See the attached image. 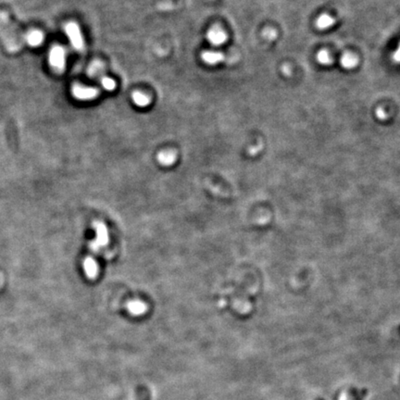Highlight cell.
I'll return each mask as SVG.
<instances>
[{
    "label": "cell",
    "mask_w": 400,
    "mask_h": 400,
    "mask_svg": "<svg viewBox=\"0 0 400 400\" xmlns=\"http://www.w3.org/2000/svg\"><path fill=\"white\" fill-rule=\"evenodd\" d=\"M0 39L8 52H17L22 46L20 33L4 11H0Z\"/></svg>",
    "instance_id": "cell-1"
},
{
    "label": "cell",
    "mask_w": 400,
    "mask_h": 400,
    "mask_svg": "<svg viewBox=\"0 0 400 400\" xmlns=\"http://www.w3.org/2000/svg\"><path fill=\"white\" fill-rule=\"evenodd\" d=\"M48 61L54 72L61 73L65 69L66 54L63 47L59 46H53L49 52Z\"/></svg>",
    "instance_id": "cell-2"
},
{
    "label": "cell",
    "mask_w": 400,
    "mask_h": 400,
    "mask_svg": "<svg viewBox=\"0 0 400 400\" xmlns=\"http://www.w3.org/2000/svg\"><path fill=\"white\" fill-rule=\"evenodd\" d=\"M65 33L69 39L72 43V46H73L74 49H76L77 51H84L85 49V42H84V38L83 35L80 31V28L75 22H69L66 24L64 27Z\"/></svg>",
    "instance_id": "cell-3"
},
{
    "label": "cell",
    "mask_w": 400,
    "mask_h": 400,
    "mask_svg": "<svg viewBox=\"0 0 400 400\" xmlns=\"http://www.w3.org/2000/svg\"><path fill=\"white\" fill-rule=\"evenodd\" d=\"M72 94L75 99L79 100H92L98 97L99 91L94 87L75 85L72 86Z\"/></svg>",
    "instance_id": "cell-4"
},
{
    "label": "cell",
    "mask_w": 400,
    "mask_h": 400,
    "mask_svg": "<svg viewBox=\"0 0 400 400\" xmlns=\"http://www.w3.org/2000/svg\"><path fill=\"white\" fill-rule=\"evenodd\" d=\"M208 39L212 45L220 46V45H223V43L226 41L227 35L222 29L215 27V28H212L208 33Z\"/></svg>",
    "instance_id": "cell-5"
},
{
    "label": "cell",
    "mask_w": 400,
    "mask_h": 400,
    "mask_svg": "<svg viewBox=\"0 0 400 400\" xmlns=\"http://www.w3.org/2000/svg\"><path fill=\"white\" fill-rule=\"evenodd\" d=\"M24 38H25V41H26L27 44L29 46L36 47V46H41V44L43 43L44 34L40 31L34 30V31H32V32H29V33H27L26 36Z\"/></svg>",
    "instance_id": "cell-6"
},
{
    "label": "cell",
    "mask_w": 400,
    "mask_h": 400,
    "mask_svg": "<svg viewBox=\"0 0 400 400\" xmlns=\"http://www.w3.org/2000/svg\"><path fill=\"white\" fill-rule=\"evenodd\" d=\"M224 56L223 54L220 52H214V51H205L202 54V59L206 63L210 64V65H215L218 64L219 62H222Z\"/></svg>",
    "instance_id": "cell-7"
},
{
    "label": "cell",
    "mask_w": 400,
    "mask_h": 400,
    "mask_svg": "<svg viewBox=\"0 0 400 400\" xmlns=\"http://www.w3.org/2000/svg\"><path fill=\"white\" fill-rule=\"evenodd\" d=\"M341 64L345 69H353L358 64V58L352 53H346L342 57Z\"/></svg>",
    "instance_id": "cell-8"
},
{
    "label": "cell",
    "mask_w": 400,
    "mask_h": 400,
    "mask_svg": "<svg viewBox=\"0 0 400 400\" xmlns=\"http://www.w3.org/2000/svg\"><path fill=\"white\" fill-rule=\"evenodd\" d=\"M334 23L335 19L327 14H322V16H320L316 20V26L321 30L327 29L329 27L332 26Z\"/></svg>",
    "instance_id": "cell-9"
},
{
    "label": "cell",
    "mask_w": 400,
    "mask_h": 400,
    "mask_svg": "<svg viewBox=\"0 0 400 400\" xmlns=\"http://www.w3.org/2000/svg\"><path fill=\"white\" fill-rule=\"evenodd\" d=\"M132 98H133V102L135 103V105L138 107L144 108V107L149 105V103H150V99L144 93L138 92V91L134 92L133 94Z\"/></svg>",
    "instance_id": "cell-10"
},
{
    "label": "cell",
    "mask_w": 400,
    "mask_h": 400,
    "mask_svg": "<svg viewBox=\"0 0 400 400\" xmlns=\"http://www.w3.org/2000/svg\"><path fill=\"white\" fill-rule=\"evenodd\" d=\"M158 161L163 165H171L175 160V154L171 151H164L159 153Z\"/></svg>",
    "instance_id": "cell-11"
},
{
    "label": "cell",
    "mask_w": 400,
    "mask_h": 400,
    "mask_svg": "<svg viewBox=\"0 0 400 400\" xmlns=\"http://www.w3.org/2000/svg\"><path fill=\"white\" fill-rule=\"evenodd\" d=\"M317 60H318L321 64L328 65V64H331V63H332L333 59H332V57H331V55H330V53H329L328 51H326V50H321L320 52L317 54Z\"/></svg>",
    "instance_id": "cell-12"
},
{
    "label": "cell",
    "mask_w": 400,
    "mask_h": 400,
    "mask_svg": "<svg viewBox=\"0 0 400 400\" xmlns=\"http://www.w3.org/2000/svg\"><path fill=\"white\" fill-rule=\"evenodd\" d=\"M100 83H101L102 87L107 91H113L116 87L115 82L112 78H109V77H102Z\"/></svg>",
    "instance_id": "cell-13"
},
{
    "label": "cell",
    "mask_w": 400,
    "mask_h": 400,
    "mask_svg": "<svg viewBox=\"0 0 400 400\" xmlns=\"http://www.w3.org/2000/svg\"><path fill=\"white\" fill-rule=\"evenodd\" d=\"M129 308L133 314H141L142 312H144V306L140 303H134V304H131L129 306Z\"/></svg>",
    "instance_id": "cell-14"
},
{
    "label": "cell",
    "mask_w": 400,
    "mask_h": 400,
    "mask_svg": "<svg viewBox=\"0 0 400 400\" xmlns=\"http://www.w3.org/2000/svg\"><path fill=\"white\" fill-rule=\"evenodd\" d=\"M102 64L100 63V62H95L94 64H93L91 67H90V69H89V72H88V75H90V76H96L97 74H99V70H101L102 69Z\"/></svg>",
    "instance_id": "cell-15"
},
{
    "label": "cell",
    "mask_w": 400,
    "mask_h": 400,
    "mask_svg": "<svg viewBox=\"0 0 400 400\" xmlns=\"http://www.w3.org/2000/svg\"><path fill=\"white\" fill-rule=\"evenodd\" d=\"M95 266H96L95 263H93L92 261H90V260L85 263L86 272L88 273V275L92 276L95 273V271H96V267Z\"/></svg>",
    "instance_id": "cell-16"
},
{
    "label": "cell",
    "mask_w": 400,
    "mask_h": 400,
    "mask_svg": "<svg viewBox=\"0 0 400 400\" xmlns=\"http://www.w3.org/2000/svg\"><path fill=\"white\" fill-rule=\"evenodd\" d=\"M376 115H377V117L380 119V120H385V119L387 118V113H386V112H385L383 109H377Z\"/></svg>",
    "instance_id": "cell-17"
},
{
    "label": "cell",
    "mask_w": 400,
    "mask_h": 400,
    "mask_svg": "<svg viewBox=\"0 0 400 400\" xmlns=\"http://www.w3.org/2000/svg\"><path fill=\"white\" fill-rule=\"evenodd\" d=\"M393 59L396 62L400 63V44L399 47H398V49L394 53Z\"/></svg>",
    "instance_id": "cell-18"
},
{
    "label": "cell",
    "mask_w": 400,
    "mask_h": 400,
    "mask_svg": "<svg viewBox=\"0 0 400 400\" xmlns=\"http://www.w3.org/2000/svg\"><path fill=\"white\" fill-rule=\"evenodd\" d=\"M276 33L273 30H271V29H269V30H267V34H266V37H268V38H271V39H273V38H275Z\"/></svg>",
    "instance_id": "cell-19"
}]
</instances>
